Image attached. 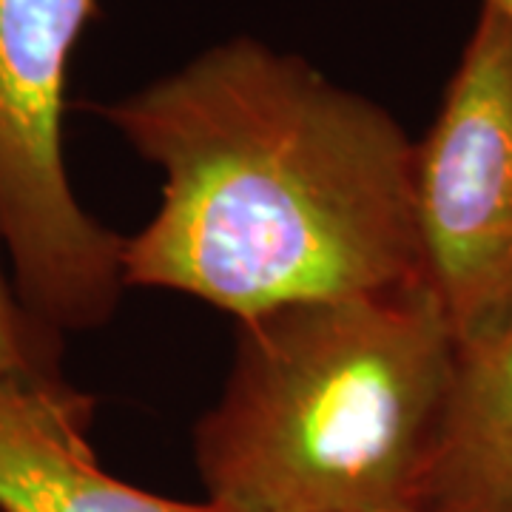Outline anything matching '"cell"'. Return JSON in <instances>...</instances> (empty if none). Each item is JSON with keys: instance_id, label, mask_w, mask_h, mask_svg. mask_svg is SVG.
Wrapping results in <instances>:
<instances>
[{"instance_id": "52a82bcc", "label": "cell", "mask_w": 512, "mask_h": 512, "mask_svg": "<svg viewBox=\"0 0 512 512\" xmlns=\"http://www.w3.org/2000/svg\"><path fill=\"white\" fill-rule=\"evenodd\" d=\"M0 373L55 382L63 376V333L46 328L23 305L12 276L0 262Z\"/></svg>"}, {"instance_id": "7a4b0ae2", "label": "cell", "mask_w": 512, "mask_h": 512, "mask_svg": "<svg viewBox=\"0 0 512 512\" xmlns=\"http://www.w3.org/2000/svg\"><path fill=\"white\" fill-rule=\"evenodd\" d=\"M456 365L427 282L239 319L220 402L194 427L205 501L222 512L416 507Z\"/></svg>"}, {"instance_id": "3957f363", "label": "cell", "mask_w": 512, "mask_h": 512, "mask_svg": "<svg viewBox=\"0 0 512 512\" xmlns=\"http://www.w3.org/2000/svg\"><path fill=\"white\" fill-rule=\"evenodd\" d=\"M97 0H0V245L23 305L57 333L103 328L126 237L74 197L63 154L74 46Z\"/></svg>"}, {"instance_id": "9c48e42d", "label": "cell", "mask_w": 512, "mask_h": 512, "mask_svg": "<svg viewBox=\"0 0 512 512\" xmlns=\"http://www.w3.org/2000/svg\"><path fill=\"white\" fill-rule=\"evenodd\" d=\"M387 512H424L419 507H404V510H387Z\"/></svg>"}, {"instance_id": "6da1fadb", "label": "cell", "mask_w": 512, "mask_h": 512, "mask_svg": "<svg viewBox=\"0 0 512 512\" xmlns=\"http://www.w3.org/2000/svg\"><path fill=\"white\" fill-rule=\"evenodd\" d=\"M97 114L163 168L154 220L123 245L126 288L248 319L427 282L416 143L305 57L231 37Z\"/></svg>"}, {"instance_id": "ba28073f", "label": "cell", "mask_w": 512, "mask_h": 512, "mask_svg": "<svg viewBox=\"0 0 512 512\" xmlns=\"http://www.w3.org/2000/svg\"><path fill=\"white\" fill-rule=\"evenodd\" d=\"M481 3L493 6L498 15H504V18H507L512 23V0H481Z\"/></svg>"}, {"instance_id": "5b68a950", "label": "cell", "mask_w": 512, "mask_h": 512, "mask_svg": "<svg viewBox=\"0 0 512 512\" xmlns=\"http://www.w3.org/2000/svg\"><path fill=\"white\" fill-rule=\"evenodd\" d=\"M94 399L66 379L0 373V512H222L111 476L94 456Z\"/></svg>"}, {"instance_id": "8992f818", "label": "cell", "mask_w": 512, "mask_h": 512, "mask_svg": "<svg viewBox=\"0 0 512 512\" xmlns=\"http://www.w3.org/2000/svg\"><path fill=\"white\" fill-rule=\"evenodd\" d=\"M424 512H512V313L458 350L439 439L421 478Z\"/></svg>"}, {"instance_id": "277c9868", "label": "cell", "mask_w": 512, "mask_h": 512, "mask_svg": "<svg viewBox=\"0 0 512 512\" xmlns=\"http://www.w3.org/2000/svg\"><path fill=\"white\" fill-rule=\"evenodd\" d=\"M416 225L424 279L473 348L512 313V23L487 3L416 143Z\"/></svg>"}]
</instances>
